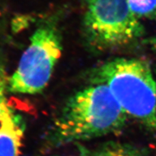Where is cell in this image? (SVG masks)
I'll use <instances>...</instances> for the list:
<instances>
[{
  "label": "cell",
  "instance_id": "1",
  "mask_svg": "<svg viewBox=\"0 0 156 156\" xmlns=\"http://www.w3.org/2000/svg\"><path fill=\"white\" fill-rule=\"evenodd\" d=\"M127 115L104 84H94L68 100L53 126L56 144L86 140L119 132Z\"/></svg>",
  "mask_w": 156,
  "mask_h": 156
},
{
  "label": "cell",
  "instance_id": "2",
  "mask_svg": "<svg viewBox=\"0 0 156 156\" xmlns=\"http://www.w3.org/2000/svg\"><path fill=\"white\" fill-rule=\"evenodd\" d=\"M91 78L109 88L127 115L156 131V83L145 61L115 58L96 68Z\"/></svg>",
  "mask_w": 156,
  "mask_h": 156
},
{
  "label": "cell",
  "instance_id": "3",
  "mask_svg": "<svg viewBox=\"0 0 156 156\" xmlns=\"http://www.w3.org/2000/svg\"><path fill=\"white\" fill-rule=\"evenodd\" d=\"M84 29L88 41L98 49L122 46L137 40L143 25L127 0H85Z\"/></svg>",
  "mask_w": 156,
  "mask_h": 156
},
{
  "label": "cell",
  "instance_id": "4",
  "mask_svg": "<svg viewBox=\"0 0 156 156\" xmlns=\"http://www.w3.org/2000/svg\"><path fill=\"white\" fill-rule=\"evenodd\" d=\"M61 54V42L52 23L39 27L22 56L16 70L9 79L7 89L16 94L40 93L48 85Z\"/></svg>",
  "mask_w": 156,
  "mask_h": 156
},
{
  "label": "cell",
  "instance_id": "5",
  "mask_svg": "<svg viewBox=\"0 0 156 156\" xmlns=\"http://www.w3.org/2000/svg\"><path fill=\"white\" fill-rule=\"evenodd\" d=\"M23 133L20 119L4 101L0 115V156H19Z\"/></svg>",
  "mask_w": 156,
  "mask_h": 156
},
{
  "label": "cell",
  "instance_id": "6",
  "mask_svg": "<svg viewBox=\"0 0 156 156\" xmlns=\"http://www.w3.org/2000/svg\"><path fill=\"white\" fill-rule=\"evenodd\" d=\"M76 156H144L142 151L130 144L109 142L94 149L79 146Z\"/></svg>",
  "mask_w": 156,
  "mask_h": 156
},
{
  "label": "cell",
  "instance_id": "7",
  "mask_svg": "<svg viewBox=\"0 0 156 156\" xmlns=\"http://www.w3.org/2000/svg\"><path fill=\"white\" fill-rule=\"evenodd\" d=\"M127 2L139 19L156 18V0H127Z\"/></svg>",
  "mask_w": 156,
  "mask_h": 156
},
{
  "label": "cell",
  "instance_id": "8",
  "mask_svg": "<svg viewBox=\"0 0 156 156\" xmlns=\"http://www.w3.org/2000/svg\"><path fill=\"white\" fill-rule=\"evenodd\" d=\"M3 90H4V87L3 85L2 81L0 80V115H1V113H2L3 104L4 103V101H5V98L4 94H3Z\"/></svg>",
  "mask_w": 156,
  "mask_h": 156
}]
</instances>
